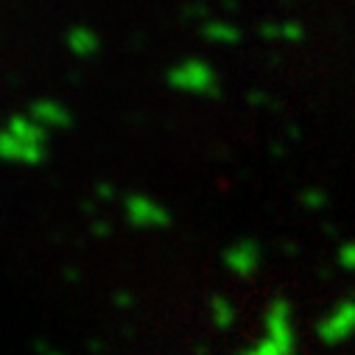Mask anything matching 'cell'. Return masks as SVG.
<instances>
[{
	"label": "cell",
	"mask_w": 355,
	"mask_h": 355,
	"mask_svg": "<svg viewBox=\"0 0 355 355\" xmlns=\"http://www.w3.org/2000/svg\"><path fill=\"white\" fill-rule=\"evenodd\" d=\"M168 84L173 90L188 93V96H205L216 87V73L207 62L188 59V62H180L168 73Z\"/></svg>",
	"instance_id": "277c9868"
},
{
	"label": "cell",
	"mask_w": 355,
	"mask_h": 355,
	"mask_svg": "<svg viewBox=\"0 0 355 355\" xmlns=\"http://www.w3.org/2000/svg\"><path fill=\"white\" fill-rule=\"evenodd\" d=\"M257 263H260V252L252 241H241L227 252V266L235 275H243V277L252 275L257 269Z\"/></svg>",
	"instance_id": "5b68a950"
},
{
	"label": "cell",
	"mask_w": 355,
	"mask_h": 355,
	"mask_svg": "<svg viewBox=\"0 0 355 355\" xmlns=\"http://www.w3.org/2000/svg\"><path fill=\"white\" fill-rule=\"evenodd\" d=\"M51 129L28 110L0 126V162L34 168L48 157Z\"/></svg>",
	"instance_id": "6da1fadb"
},
{
	"label": "cell",
	"mask_w": 355,
	"mask_h": 355,
	"mask_svg": "<svg viewBox=\"0 0 355 355\" xmlns=\"http://www.w3.org/2000/svg\"><path fill=\"white\" fill-rule=\"evenodd\" d=\"M297 352V322L288 302L275 300L263 313V333L241 355H294Z\"/></svg>",
	"instance_id": "7a4b0ae2"
},
{
	"label": "cell",
	"mask_w": 355,
	"mask_h": 355,
	"mask_svg": "<svg viewBox=\"0 0 355 355\" xmlns=\"http://www.w3.org/2000/svg\"><path fill=\"white\" fill-rule=\"evenodd\" d=\"M316 336L327 347H341L355 336V300L336 302L316 324Z\"/></svg>",
	"instance_id": "3957f363"
},
{
	"label": "cell",
	"mask_w": 355,
	"mask_h": 355,
	"mask_svg": "<svg viewBox=\"0 0 355 355\" xmlns=\"http://www.w3.org/2000/svg\"><path fill=\"white\" fill-rule=\"evenodd\" d=\"M338 263L344 266V269L355 272V241H349V243L341 246V252H338Z\"/></svg>",
	"instance_id": "8992f818"
}]
</instances>
